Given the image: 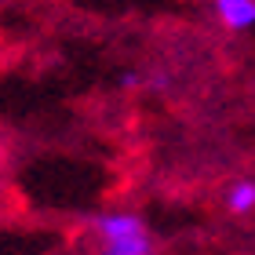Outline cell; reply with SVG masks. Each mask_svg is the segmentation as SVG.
Masks as SVG:
<instances>
[{
	"label": "cell",
	"mask_w": 255,
	"mask_h": 255,
	"mask_svg": "<svg viewBox=\"0 0 255 255\" xmlns=\"http://www.w3.org/2000/svg\"><path fill=\"white\" fill-rule=\"evenodd\" d=\"M91 230L99 234V241H124V237H138V234H149L146 230V219L135 215V212H106V215H95Z\"/></svg>",
	"instance_id": "1"
},
{
	"label": "cell",
	"mask_w": 255,
	"mask_h": 255,
	"mask_svg": "<svg viewBox=\"0 0 255 255\" xmlns=\"http://www.w3.org/2000/svg\"><path fill=\"white\" fill-rule=\"evenodd\" d=\"M212 11L230 33L255 29V0H212Z\"/></svg>",
	"instance_id": "2"
},
{
	"label": "cell",
	"mask_w": 255,
	"mask_h": 255,
	"mask_svg": "<svg viewBox=\"0 0 255 255\" xmlns=\"http://www.w3.org/2000/svg\"><path fill=\"white\" fill-rule=\"evenodd\" d=\"M226 208H230L234 215H248V212H255V182H252V179L234 182V186L226 190Z\"/></svg>",
	"instance_id": "3"
},
{
	"label": "cell",
	"mask_w": 255,
	"mask_h": 255,
	"mask_svg": "<svg viewBox=\"0 0 255 255\" xmlns=\"http://www.w3.org/2000/svg\"><path fill=\"white\" fill-rule=\"evenodd\" d=\"M149 252H153L149 234H138V237H124V241H106L99 255H149Z\"/></svg>",
	"instance_id": "4"
},
{
	"label": "cell",
	"mask_w": 255,
	"mask_h": 255,
	"mask_svg": "<svg viewBox=\"0 0 255 255\" xmlns=\"http://www.w3.org/2000/svg\"><path fill=\"white\" fill-rule=\"evenodd\" d=\"M117 84H121L124 91H135V88H142V84H146V77H142V73H135V69H124Z\"/></svg>",
	"instance_id": "5"
}]
</instances>
